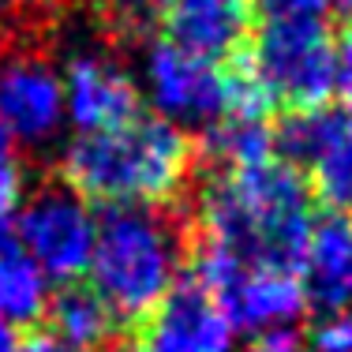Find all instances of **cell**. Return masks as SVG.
<instances>
[{
  "label": "cell",
  "instance_id": "obj_1",
  "mask_svg": "<svg viewBox=\"0 0 352 352\" xmlns=\"http://www.w3.org/2000/svg\"><path fill=\"white\" fill-rule=\"evenodd\" d=\"M188 206L195 236L240 266L300 274L315 225V199L304 173L278 157L225 173L195 169Z\"/></svg>",
  "mask_w": 352,
  "mask_h": 352
},
{
  "label": "cell",
  "instance_id": "obj_2",
  "mask_svg": "<svg viewBox=\"0 0 352 352\" xmlns=\"http://www.w3.org/2000/svg\"><path fill=\"white\" fill-rule=\"evenodd\" d=\"M199 146L180 124L139 113L109 131H82L56 162V176L105 206H173L195 184Z\"/></svg>",
  "mask_w": 352,
  "mask_h": 352
},
{
  "label": "cell",
  "instance_id": "obj_3",
  "mask_svg": "<svg viewBox=\"0 0 352 352\" xmlns=\"http://www.w3.org/2000/svg\"><path fill=\"white\" fill-rule=\"evenodd\" d=\"M191 236L188 199L173 206H105L94 221V289L128 338L146 330L180 270H188Z\"/></svg>",
  "mask_w": 352,
  "mask_h": 352
},
{
  "label": "cell",
  "instance_id": "obj_4",
  "mask_svg": "<svg viewBox=\"0 0 352 352\" xmlns=\"http://www.w3.org/2000/svg\"><path fill=\"white\" fill-rule=\"evenodd\" d=\"M244 56L270 109H330L338 90V45L326 19H255Z\"/></svg>",
  "mask_w": 352,
  "mask_h": 352
},
{
  "label": "cell",
  "instance_id": "obj_5",
  "mask_svg": "<svg viewBox=\"0 0 352 352\" xmlns=\"http://www.w3.org/2000/svg\"><path fill=\"white\" fill-rule=\"evenodd\" d=\"M15 232H19L27 255L38 263V270L49 278L68 285L90 270L94 217L60 176H45L38 184V191L19 210Z\"/></svg>",
  "mask_w": 352,
  "mask_h": 352
},
{
  "label": "cell",
  "instance_id": "obj_6",
  "mask_svg": "<svg viewBox=\"0 0 352 352\" xmlns=\"http://www.w3.org/2000/svg\"><path fill=\"white\" fill-rule=\"evenodd\" d=\"M0 68V128L15 146L41 154L60 131L64 87L49 45H12Z\"/></svg>",
  "mask_w": 352,
  "mask_h": 352
},
{
  "label": "cell",
  "instance_id": "obj_7",
  "mask_svg": "<svg viewBox=\"0 0 352 352\" xmlns=\"http://www.w3.org/2000/svg\"><path fill=\"white\" fill-rule=\"evenodd\" d=\"M146 82L154 90V102L184 120L217 124L229 113L225 60L195 56L162 34L146 45Z\"/></svg>",
  "mask_w": 352,
  "mask_h": 352
},
{
  "label": "cell",
  "instance_id": "obj_8",
  "mask_svg": "<svg viewBox=\"0 0 352 352\" xmlns=\"http://www.w3.org/2000/svg\"><path fill=\"white\" fill-rule=\"evenodd\" d=\"M232 333L236 326L221 307V300L191 274H180L157 315L150 318V326L135 338H146L150 345L165 352H229Z\"/></svg>",
  "mask_w": 352,
  "mask_h": 352
},
{
  "label": "cell",
  "instance_id": "obj_9",
  "mask_svg": "<svg viewBox=\"0 0 352 352\" xmlns=\"http://www.w3.org/2000/svg\"><path fill=\"white\" fill-rule=\"evenodd\" d=\"M68 113L82 131H109L128 124L142 113L139 82L124 72L116 53H75L68 60V82H64Z\"/></svg>",
  "mask_w": 352,
  "mask_h": 352
},
{
  "label": "cell",
  "instance_id": "obj_10",
  "mask_svg": "<svg viewBox=\"0 0 352 352\" xmlns=\"http://www.w3.org/2000/svg\"><path fill=\"white\" fill-rule=\"evenodd\" d=\"M162 38L206 60H229L251 41L255 0H165Z\"/></svg>",
  "mask_w": 352,
  "mask_h": 352
},
{
  "label": "cell",
  "instance_id": "obj_11",
  "mask_svg": "<svg viewBox=\"0 0 352 352\" xmlns=\"http://www.w3.org/2000/svg\"><path fill=\"white\" fill-rule=\"evenodd\" d=\"M304 300L322 315L349 311L352 304V225L341 214H322L311 225L307 255L300 266Z\"/></svg>",
  "mask_w": 352,
  "mask_h": 352
},
{
  "label": "cell",
  "instance_id": "obj_12",
  "mask_svg": "<svg viewBox=\"0 0 352 352\" xmlns=\"http://www.w3.org/2000/svg\"><path fill=\"white\" fill-rule=\"evenodd\" d=\"M217 300L229 311L236 330L255 333L289 330V322H296L307 307L300 274L285 270H244Z\"/></svg>",
  "mask_w": 352,
  "mask_h": 352
},
{
  "label": "cell",
  "instance_id": "obj_13",
  "mask_svg": "<svg viewBox=\"0 0 352 352\" xmlns=\"http://www.w3.org/2000/svg\"><path fill=\"white\" fill-rule=\"evenodd\" d=\"M41 322H45V330L53 338H60L64 345L79 352H116L128 341V330L116 322V315L109 311L102 292L82 281L60 285L56 296H49Z\"/></svg>",
  "mask_w": 352,
  "mask_h": 352
},
{
  "label": "cell",
  "instance_id": "obj_14",
  "mask_svg": "<svg viewBox=\"0 0 352 352\" xmlns=\"http://www.w3.org/2000/svg\"><path fill=\"white\" fill-rule=\"evenodd\" d=\"M49 304L45 274L27 255L12 221H0V318L19 326H38Z\"/></svg>",
  "mask_w": 352,
  "mask_h": 352
},
{
  "label": "cell",
  "instance_id": "obj_15",
  "mask_svg": "<svg viewBox=\"0 0 352 352\" xmlns=\"http://www.w3.org/2000/svg\"><path fill=\"white\" fill-rule=\"evenodd\" d=\"M311 199L326 214L345 217L352 210V113H341V124L318 162L307 169Z\"/></svg>",
  "mask_w": 352,
  "mask_h": 352
},
{
  "label": "cell",
  "instance_id": "obj_16",
  "mask_svg": "<svg viewBox=\"0 0 352 352\" xmlns=\"http://www.w3.org/2000/svg\"><path fill=\"white\" fill-rule=\"evenodd\" d=\"M75 0H0V30L12 45H49Z\"/></svg>",
  "mask_w": 352,
  "mask_h": 352
},
{
  "label": "cell",
  "instance_id": "obj_17",
  "mask_svg": "<svg viewBox=\"0 0 352 352\" xmlns=\"http://www.w3.org/2000/svg\"><path fill=\"white\" fill-rule=\"evenodd\" d=\"M19 199H23V157L19 146L0 128V221H8V214L19 206Z\"/></svg>",
  "mask_w": 352,
  "mask_h": 352
},
{
  "label": "cell",
  "instance_id": "obj_18",
  "mask_svg": "<svg viewBox=\"0 0 352 352\" xmlns=\"http://www.w3.org/2000/svg\"><path fill=\"white\" fill-rule=\"evenodd\" d=\"M311 349L315 352H352V315L349 311L322 315L311 326Z\"/></svg>",
  "mask_w": 352,
  "mask_h": 352
},
{
  "label": "cell",
  "instance_id": "obj_19",
  "mask_svg": "<svg viewBox=\"0 0 352 352\" xmlns=\"http://www.w3.org/2000/svg\"><path fill=\"white\" fill-rule=\"evenodd\" d=\"M330 0H255V19H326Z\"/></svg>",
  "mask_w": 352,
  "mask_h": 352
},
{
  "label": "cell",
  "instance_id": "obj_20",
  "mask_svg": "<svg viewBox=\"0 0 352 352\" xmlns=\"http://www.w3.org/2000/svg\"><path fill=\"white\" fill-rule=\"evenodd\" d=\"M333 45H338V90L352 113V19H345V27H341Z\"/></svg>",
  "mask_w": 352,
  "mask_h": 352
},
{
  "label": "cell",
  "instance_id": "obj_21",
  "mask_svg": "<svg viewBox=\"0 0 352 352\" xmlns=\"http://www.w3.org/2000/svg\"><path fill=\"white\" fill-rule=\"evenodd\" d=\"M248 352H304V345L292 330H274V333H263L258 341H251Z\"/></svg>",
  "mask_w": 352,
  "mask_h": 352
},
{
  "label": "cell",
  "instance_id": "obj_22",
  "mask_svg": "<svg viewBox=\"0 0 352 352\" xmlns=\"http://www.w3.org/2000/svg\"><path fill=\"white\" fill-rule=\"evenodd\" d=\"M19 352H79L72 345H64L60 338H53V333L45 330V326H34V330L27 333V338L19 341Z\"/></svg>",
  "mask_w": 352,
  "mask_h": 352
},
{
  "label": "cell",
  "instance_id": "obj_23",
  "mask_svg": "<svg viewBox=\"0 0 352 352\" xmlns=\"http://www.w3.org/2000/svg\"><path fill=\"white\" fill-rule=\"evenodd\" d=\"M0 352H19V338H15L12 322H4V318H0Z\"/></svg>",
  "mask_w": 352,
  "mask_h": 352
},
{
  "label": "cell",
  "instance_id": "obj_24",
  "mask_svg": "<svg viewBox=\"0 0 352 352\" xmlns=\"http://www.w3.org/2000/svg\"><path fill=\"white\" fill-rule=\"evenodd\" d=\"M116 352H165V349H157V345H150V341H146V338H128V341H124V345H120V349H116Z\"/></svg>",
  "mask_w": 352,
  "mask_h": 352
},
{
  "label": "cell",
  "instance_id": "obj_25",
  "mask_svg": "<svg viewBox=\"0 0 352 352\" xmlns=\"http://www.w3.org/2000/svg\"><path fill=\"white\" fill-rule=\"evenodd\" d=\"M330 12H338L341 19H352V0H330Z\"/></svg>",
  "mask_w": 352,
  "mask_h": 352
},
{
  "label": "cell",
  "instance_id": "obj_26",
  "mask_svg": "<svg viewBox=\"0 0 352 352\" xmlns=\"http://www.w3.org/2000/svg\"><path fill=\"white\" fill-rule=\"evenodd\" d=\"M8 49H12V38H8L4 30H0V60H4V56H8Z\"/></svg>",
  "mask_w": 352,
  "mask_h": 352
}]
</instances>
